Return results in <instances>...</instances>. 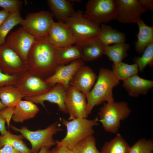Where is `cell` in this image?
I'll use <instances>...</instances> for the list:
<instances>
[{
	"label": "cell",
	"instance_id": "6da1fadb",
	"mask_svg": "<svg viewBox=\"0 0 153 153\" xmlns=\"http://www.w3.org/2000/svg\"><path fill=\"white\" fill-rule=\"evenodd\" d=\"M26 63L28 70L44 80L54 74L59 65L47 38L35 41L28 54Z\"/></svg>",
	"mask_w": 153,
	"mask_h": 153
},
{
	"label": "cell",
	"instance_id": "7a4b0ae2",
	"mask_svg": "<svg viewBox=\"0 0 153 153\" xmlns=\"http://www.w3.org/2000/svg\"><path fill=\"white\" fill-rule=\"evenodd\" d=\"M119 82L112 71L103 67L100 68L97 81L86 95L88 115L95 106L104 102L114 101L112 90Z\"/></svg>",
	"mask_w": 153,
	"mask_h": 153
},
{
	"label": "cell",
	"instance_id": "3957f363",
	"mask_svg": "<svg viewBox=\"0 0 153 153\" xmlns=\"http://www.w3.org/2000/svg\"><path fill=\"white\" fill-rule=\"evenodd\" d=\"M61 121L66 128L67 133L61 141H56V144L64 146L72 150L80 141L93 135L94 132L93 127L98 125L99 122L97 117L93 120L78 118L68 120L63 118Z\"/></svg>",
	"mask_w": 153,
	"mask_h": 153
},
{
	"label": "cell",
	"instance_id": "277c9868",
	"mask_svg": "<svg viewBox=\"0 0 153 153\" xmlns=\"http://www.w3.org/2000/svg\"><path fill=\"white\" fill-rule=\"evenodd\" d=\"M131 112L127 102H105L98 112L99 121L106 132L117 133L121 121L128 118Z\"/></svg>",
	"mask_w": 153,
	"mask_h": 153
},
{
	"label": "cell",
	"instance_id": "5b68a950",
	"mask_svg": "<svg viewBox=\"0 0 153 153\" xmlns=\"http://www.w3.org/2000/svg\"><path fill=\"white\" fill-rule=\"evenodd\" d=\"M59 125L58 122H56L45 129L35 131L30 130L25 126L18 128L10 124L9 127L14 131L20 133L24 138L29 141L31 145L32 153H38L42 147L50 148L56 144L53 136L63 130Z\"/></svg>",
	"mask_w": 153,
	"mask_h": 153
},
{
	"label": "cell",
	"instance_id": "8992f818",
	"mask_svg": "<svg viewBox=\"0 0 153 153\" xmlns=\"http://www.w3.org/2000/svg\"><path fill=\"white\" fill-rule=\"evenodd\" d=\"M53 15L48 11L28 13L20 23L23 28L34 37L35 41L47 39L54 22Z\"/></svg>",
	"mask_w": 153,
	"mask_h": 153
},
{
	"label": "cell",
	"instance_id": "52a82bcc",
	"mask_svg": "<svg viewBox=\"0 0 153 153\" xmlns=\"http://www.w3.org/2000/svg\"><path fill=\"white\" fill-rule=\"evenodd\" d=\"M82 12H75L65 22L71 30L76 45L90 39L98 37L100 25L85 17Z\"/></svg>",
	"mask_w": 153,
	"mask_h": 153
},
{
	"label": "cell",
	"instance_id": "ba28073f",
	"mask_svg": "<svg viewBox=\"0 0 153 153\" xmlns=\"http://www.w3.org/2000/svg\"><path fill=\"white\" fill-rule=\"evenodd\" d=\"M83 15L100 25L116 20L115 0H89Z\"/></svg>",
	"mask_w": 153,
	"mask_h": 153
},
{
	"label": "cell",
	"instance_id": "9c48e42d",
	"mask_svg": "<svg viewBox=\"0 0 153 153\" xmlns=\"http://www.w3.org/2000/svg\"><path fill=\"white\" fill-rule=\"evenodd\" d=\"M14 85L20 91L24 98L42 94L54 86L46 82L44 80L28 70L19 75Z\"/></svg>",
	"mask_w": 153,
	"mask_h": 153
},
{
	"label": "cell",
	"instance_id": "30bf717a",
	"mask_svg": "<svg viewBox=\"0 0 153 153\" xmlns=\"http://www.w3.org/2000/svg\"><path fill=\"white\" fill-rule=\"evenodd\" d=\"M0 69L5 73L18 75L28 70L26 62L6 42L0 45Z\"/></svg>",
	"mask_w": 153,
	"mask_h": 153
},
{
	"label": "cell",
	"instance_id": "8fae6325",
	"mask_svg": "<svg viewBox=\"0 0 153 153\" xmlns=\"http://www.w3.org/2000/svg\"><path fill=\"white\" fill-rule=\"evenodd\" d=\"M65 104L69 114V120L88 117L86 95L71 86L66 90Z\"/></svg>",
	"mask_w": 153,
	"mask_h": 153
},
{
	"label": "cell",
	"instance_id": "7c38bea8",
	"mask_svg": "<svg viewBox=\"0 0 153 153\" xmlns=\"http://www.w3.org/2000/svg\"><path fill=\"white\" fill-rule=\"evenodd\" d=\"M117 20L123 24L137 23L147 10L138 0H115Z\"/></svg>",
	"mask_w": 153,
	"mask_h": 153
},
{
	"label": "cell",
	"instance_id": "4fadbf2b",
	"mask_svg": "<svg viewBox=\"0 0 153 153\" xmlns=\"http://www.w3.org/2000/svg\"><path fill=\"white\" fill-rule=\"evenodd\" d=\"M35 41L34 37L22 27L11 33L5 39L6 43L26 63L28 53Z\"/></svg>",
	"mask_w": 153,
	"mask_h": 153
},
{
	"label": "cell",
	"instance_id": "5bb4252c",
	"mask_svg": "<svg viewBox=\"0 0 153 153\" xmlns=\"http://www.w3.org/2000/svg\"><path fill=\"white\" fill-rule=\"evenodd\" d=\"M84 61L79 58L67 65H59L54 74L45 79L44 81L52 85L57 83L61 84L65 90L69 86V82L77 70L84 65Z\"/></svg>",
	"mask_w": 153,
	"mask_h": 153
},
{
	"label": "cell",
	"instance_id": "9a60e30c",
	"mask_svg": "<svg viewBox=\"0 0 153 153\" xmlns=\"http://www.w3.org/2000/svg\"><path fill=\"white\" fill-rule=\"evenodd\" d=\"M66 90L61 83L56 84L47 92L38 96L25 97L26 100L29 101L35 104L41 105L45 108L44 102L47 101L56 104L59 110L65 113H68L66 108L65 101Z\"/></svg>",
	"mask_w": 153,
	"mask_h": 153
},
{
	"label": "cell",
	"instance_id": "2e32d148",
	"mask_svg": "<svg viewBox=\"0 0 153 153\" xmlns=\"http://www.w3.org/2000/svg\"><path fill=\"white\" fill-rule=\"evenodd\" d=\"M47 40L54 48L64 47L75 44L70 28L65 23H54L48 35Z\"/></svg>",
	"mask_w": 153,
	"mask_h": 153
},
{
	"label": "cell",
	"instance_id": "e0dca14e",
	"mask_svg": "<svg viewBox=\"0 0 153 153\" xmlns=\"http://www.w3.org/2000/svg\"><path fill=\"white\" fill-rule=\"evenodd\" d=\"M97 77L90 67L84 65L76 72L69 85L86 95L92 89Z\"/></svg>",
	"mask_w": 153,
	"mask_h": 153
},
{
	"label": "cell",
	"instance_id": "ac0fdd59",
	"mask_svg": "<svg viewBox=\"0 0 153 153\" xmlns=\"http://www.w3.org/2000/svg\"><path fill=\"white\" fill-rule=\"evenodd\" d=\"M81 52V58L84 61H90L104 54L105 46L97 37L87 40L78 44Z\"/></svg>",
	"mask_w": 153,
	"mask_h": 153
},
{
	"label": "cell",
	"instance_id": "d6986e66",
	"mask_svg": "<svg viewBox=\"0 0 153 153\" xmlns=\"http://www.w3.org/2000/svg\"><path fill=\"white\" fill-rule=\"evenodd\" d=\"M123 82V87L129 95L133 97L145 95L153 87L152 80L141 78L137 74Z\"/></svg>",
	"mask_w": 153,
	"mask_h": 153
},
{
	"label": "cell",
	"instance_id": "ffe728a7",
	"mask_svg": "<svg viewBox=\"0 0 153 153\" xmlns=\"http://www.w3.org/2000/svg\"><path fill=\"white\" fill-rule=\"evenodd\" d=\"M39 110L35 103L29 101L21 100L15 105L12 118L15 123H23L34 118Z\"/></svg>",
	"mask_w": 153,
	"mask_h": 153
},
{
	"label": "cell",
	"instance_id": "44dd1931",
	"mask_svg": "<svg viewBox=\"0 0 153 153\" xmlns=\"http://www.w3.org/2000/svg\"><path fill=\"white\" fill-rule=\"evenodd\" d=\"M47 2L51 13L58 21L65 23L76 12L69 1L48 0Z\"/></svg>",
	"mask_w": 153,
	"mask_h": 153
},
{
	"label": "cell",
	"instance_id": "7402d4cb",
	"mask_svg": "<svg viewBox=\"0 0 153 153\" xmlns=\"http://www.w3.org/2000/svg\"><path fill=\"white\" fill-rule=\"evenodd\" d=\"M137 24L139 32L137 35V40L135 44V49L141 54L148 45L153 42V26L147 25L141 19Z\"/></svg>",
	"mask_w": 153,
	"mask_h": 153
},
{
	"label": "cell",
	"instance_id": "603a6c76",
	"mask_svg": "<svg viewBox=\"0 0 153 153\" xmlns=\"http://www.w3.org/2000/svg\"><path fill=\"white\" fill-rule=\"evenodd\" d=\"M100 33L98 37L105 46L125 42V34L105 24H101Z\"/></svg>",
	"mask_w": 153,
	"mask_h": 153
},
{
	"label": "cell",
	"instance_id": "cb8c5ba5",
	"mask_svg": "<svg viewBox=\"0 0 153 153\" xmlns=\"http://www.w3.org/2000/svg\"><path fill=\"white\" fill-rule=\"evenodd\" d=\"M54 48L59 65H64L81 58L80 48L76 45Z\"/></svg>",
	"mask_w": 153,
	"mask_h": 153
},
{
	"label": "cell",
	"instance_id": "d4e9b609",
	"mask_svg": "<svg viewBox=\"0 0 153 153\" xmlns=\"http://www.w3.org/2000/svg\"><path fill=\"white\" fill-rule=\"evenodd\" d=\"M24 96L14 85H8L0 88V100L6 107H15Z\"/></svg>",
	"mask_w": 153,
	"mask_h": 153
},
{
	"label": "cell",
	"instance_id": "484cf974",
	"mask_svg": "<svg viewBox=\"0 0 153 153\" xmlns=\"http://www.w3.org/2000/svg\"><path fill=\"white\" fill-rule=\"evenodd\" d=\"M130 47L129 45L125 42L105 46L104 54L113 64L117 63L127 57V52Z\"/></svg>",
	"mask_w": 153,
	"mask_h": 153
},
{
	"label": "cell",
	"instance_id": "4316f807",
	"mask_svg": "<svg viewBox=\"0 0 153 153\" xmlns=\"http://www.w3.org/2000/svg\"><path fill=\"white\" fill-rule=\"evenodd\" d=\"M130 146L121 134L116 136L106 142L103 146L101 153H128Z\"/></svg>",
	"mask_w": 153,
	"mask_h": 153
},
{
	"label": "cell",
	"instance_id": "83f0119b",
	"mask_svg": "<svg viewBox=\"0 0 153 153\" xmlns=\"http://www.w3.org/2000/svg\"><path fill=\"white\" fill-rule=\"evenodd\" d=\"M24 138L21 135H16L8 131L3 135H0V149L8 144L22 153H32L23 141Z\"/></svg>",
	"mask_w": 153,
	"mask_h": 153
},
{
	"label": "cell",
	"instance_id": "f1b7e54d",
	"mask_svg": "<svg viewBox=\"0 0 153 153\" xmlns=\"http://www.w3.org/2000/svg\"><path fill=\"white\" fill-rule=\"evenodd\" d=\"M112 71L119 80L123 81L133 75L137 74L139 70L136 63L129 64L121 62L112 65Z\"/></svg>",
	"mask_w": 153,
	"mask_h": 153
},
{
	"label": "cell",
	"instance_id": "f546056e",
	"mask_svg": "<svg viewBox=\"0 0 153 153\" xmlns=\"http://www.w3.org/2000/svg\"><path fill=\"white\" fill-rule=\"evenodd\" d=\"M23 19L20 12L10 13L7 19L0 26V45L6 42L8 33L14 27L20 24Z\"/></svg>",
	"mask_w": 153,
	"mask_h": 153
},
{
	"label": "cell",
	"instance_id": "4dcf8cb0",
	"mask_svg": "<svg viewBox=\"0 0 153 153\" xmlns=\"http://www.w3.org/2000/svg\"><path fill=\"white\" fill-rule=\"evenodd\" d=\"M72 150L73 153H101L96 147L95 139L93 135L80 141Z\"/></svg>",
	"mask_w": 153,
	"mask_h": 153
},
{
	"label": "cell",
	"instance_id": "1f68e13d",
	"mask_svg": "<svg viewBox=\"0 0 153 153\" xmlns=\"http://www.w3.org/2000/svg\"><path fill=\"white\" fill-rule=\"evenodd\" d=\"M141 57H134L133 61L137 64L139 70L142 72L148 65L150 67L153 65V42L145 48Z\"/></svg>",
	"mask_w": 153,
	"mask_h": 153
},
{
	"label": "cell",
	"instance_id": "d6a6232c",
	"mask_svg": "<svg viewBox=\"0 0 153 153\" xmlns=\"http://www.w3.org/2000/svg\"><path fill=\"white\" fill-rule=\"evenodd\" d=\"M128 153H153V140L140 139L130 147Z\"/></svg>",
	"mask_w": 153,
	"mask_h": 153
},
{
	"label": "cell",
	"instance_id": "836d02e7",
	"mask_svg": "<svg viewBox=\"0 0 153 153\" xmlns=\"http://www.w3.org/2000/svg\"><path fill=\"white\" fill-rule=\"evenodd\" d=\"M22 1L18 0H0V7L10 13L20 12Z\"/></svg>",
	"mask_w": 153,
	"mask_h": 153
},
{
	"label": "cell",
	"instance_id": "e575fe53",
	"mask_svg": "<svg viewBox=\"0 0 153 153\" xmlns=\"http://www.w3.org/2000/svg\"><path fill=\"white\" fill-rule=\"evenodd\" d=\"M19 76L5 73L0 69V88L6 85H14Z\"/></svg>",
	"mask_w": 153,
	"mask_h": 153
},
{
	"label": "cell",
	"instance_id": "d590c367",
	"mask_svg": "<svg viewBox=\"0 0 153 153\" xmlns=\"http://www.w3.org/2000/svg\"><path fill=\"white\" fill-rule=\"evenodd\" d=\"M15 107H6L0 110V114L5 119L8 128L9 127L10 121L14 113Z\"/></svg>",
	"mask_w": 153,
	"mask_h": 153
},
{
	"label": "cell",
	"instance_id": "8d00e7d4",
	"mask_svg": "<svg viewBox=\"0 0 153 153\" xmlns=\"http://www.w3.org/2000/svg\"><path fill=\"white\" fill-rule=\"evenodd\" d=\"M49 153H73L72 150L63 145H57L50 150Z\"/></svg>",
	"mask_w": 153,
	"mask_h": 153
},
{
	"label": "cell",
	"instance_id": "74e56055",
	"mask_svg": "<svg viewBox=\"0 0 153 153\" xmlns=\"http://www.w3.org/2000/svg\"><path fill=\"white\" fill-rule=\"evenodd\" d=\"M141 5L147 10H153V0H138Z\"/></svg>",
	"mask_w": 153,
	"mask_h": 153
},
{
	"label": "cell",
	"instance_id": "f35d334b",
	"mask_svg": "<svg viewBox=\"0 0 153 153\" xmlns=\"http://www.w3.org/2000/svg\"><path fill=\"white\" fill-rule=\"evenodd\" d=\"M0 153H22L7 144L0 149Z\"/></svg>",
	"mask_w": 153,
	"mask_h": 153
},
{
	"label": "cell",
	"instance_id": "ab89813d",
	"mask_svg": "<svg viewBox=\"0 0 153 153\" xmlns=\"http://www.w3.org/2000/svg\"><path fill=\"white\" fill-rule=\"evenodd\" d=\"M6 122L5 119L0 114V132L1 135H3L7 133L8 131L6 129L5 123Z\"/></svg>",
	"mask_w": 153,
	"mask_h": 153
},
{
	"label": "cell",
	"instance_id": "60d3db41",
	"mask_svg": "<svg viewBox=\"0 0 153 153\" xmlns=\"http://www.w3.org/2000/svg\"><path fill=\"white\" fill-rule=\"evenodd\" d=\"M10 13L3 10H0V26L7 19Z\"/></svg>",
	"mask_w": 153,
	"mask_h": 153
},
{
	"label": "cell",
	"instance_id": "b9f144b4",
	"mask_svg": "<svg viewBox=\"0 0 153 153\" xmlns=\"http://www.w3.org/2000/svg\"><path fill=\"white\" fill-rule=\"evenodd\" d=\"M49 148L47 147H42L40 149L38 153H49Z\"/></svg>",
	"mask_w": 153,
	"mask_h": 153
},
{
	"label": "cell",
	"instance_id": "7bdbcfd3",
	"mask_svg": "<svg viewBox=\"0 0 153 153\" xmlns=\"http://www.w3.org/2000/svg\"><path fill=\"white\" fill-rule=\"evenodd\" d=\"M6 107L4 105L0 100V110H2Z\"/></svg>",
	"mask_w": 153,
	"mask_h": 153
}]
</instances>
